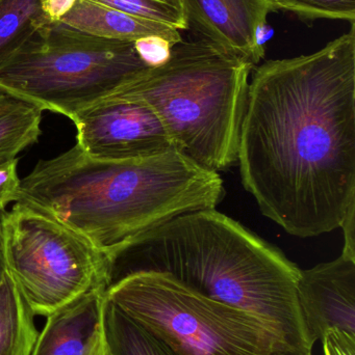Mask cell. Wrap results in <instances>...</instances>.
<instances>
[{
    "mask_svg": "<svg viewBox=\"0 0 355 355\" xmlns=\"http://www.w3.org/2000/svg\"><path fill=\"white\" fill-rule=\"evenodd\" d=\"M242 183L300 238L341 227L355 205V29L254 69L240 132Z\"/></svg>",
    "mask_w": 355,
    "mask_h": 355,
    "instance_id": "6da1fadb",
    "label": "cell"
},
{
    "mask_svg": "<svg viewBox=\"0 0 355 355\" xmlns=\"http://www.w3.org/2000/svg\"><path fill=\"white\" fill-rule=\"evenodd\" d=\"M106 296L177 355H295L258 317L162 273L125 275Z\"/></svg>",
    "mask_w": 355,
    "mask_h": 355,
    "instance_id": "8992f818",
    "label": "cell"
},
{
    "mask_svg": "<svg viewBox=\"0 0 355 355\" xmlns=\"http://www.w3.org/2000/svg\"><path fill=\"white\" fill-rule=\"evenodd\" d=\"M33 313L8 273L0 282V355H31L38 333Z\"/></svg>",
    "mask_w": 355,
    "mask_h": 355,
    "instance_id": "4fadbf2b",
    "label": "cell"
},
{
    "mask_svg": "<svg viewBox=\"0 0 355 355\" xmlns=\"http://www.w3.org/2000/svg\"><path fill=\"white\" fill-rule=\"evenodd\" d=\"M42 112L28 102L0 93V166L37 143L42 133Z\"/></svg>",
    "mask_w": 355,
    "mask_h": 355,
    "instance_id": "9a60e30c",
    "label": "cell"
},
{
    "mask_svg": "<svg viewBox=\"0 0 355 355\" xmlns=\"http://www.w3.org/2000/svg\"><path fill=\"white\" fill-rule=\"evenodd\" d=\"M106 355H177L149 331L106 300L102 312Z\"/></svg>",
    "mask_w": 355,
    "mask_h": 355,
    "instance_id": "5bb4252c",
    "label": "cell"
},
{
    "mask_svg": "<svg viewBox=\"0 0 355 355\" xmlns=\"http://www.w3.org/2000/svg\"><path fill=\"white\" fill-rule=\"evenodd\" d=\"M254 68L204 40H183L166 64L148 69L113 95L147 104L177 151L218 173L237 164Z\"/></svg>",
    "mask_w": 355,
    "mask_h": 355,
    "instance_id": "277c9868",
    "label": "cell"
},
{
    "mask_svg": "<svg viewBox=\"0 0 355 355\" xmlns=\"http://www.w3.org/2000/svg\"><path fill=\"white\" fill-rule=\"evenodd\" d=\"M276 10H287L306 21L345 20L355 22V0H270Z\"/></svg>",
    "mask_w": 355,
    "mask_h": 355,
    "instance_id": "ac0fdd59",
    "label": "cell"
},
{
    "mask_svg": "<svg viewBox=\"0 0 355 355\" xmlns=\"http://www.w3.org/2000/svg\"><path fill=\"white\" fill-rule=\"evenodd\" d=\"M188 27L256 67L265 56L258 43L267 17L276 12L270 0H181Z\"/></svg>",
    "mask_w": 355,
    "mask_h": 355,
    "instance_id": "30bf717a",
    "label": "cell"
},
{
    "mask_svg": "<svg viewBox=\"0 0 355 355\" xmlns=\"http://www.w3.org/2000/svg\"><path fill=\"white\" fill-rule=\"evenodd\" d=\"M87 355H106V348H104V339H102V331L101 335L96 340L95 344Z\"/></svg>",
    "mask_w": 355,
    "mask_h": 355,
    "instance_id": "cb8c5ba5",
    "label": "cell"
},
{
    "mask_svg": "<svg viewBox=\"0 0 355 355\" xmlns=\"http://www.w3.org/2000/svg\"><path fill=\"white\" fill-rule=\"evenodd\" d=\"M58 22L100 39L133 43L142 37L158 35L172 45L183 41L181 31L174 27L133 16L94 0H75Z\"/></svg>",
    "mask_w": 355,
    "mask_h": 355,
    "instance_id": "7c38bea8",
    "label": "cell"
},
{
    "mask_svg": "<svg viewBox=\"0 0 355 355\" xmlns=\"http://www.w3.org/2000/svg\"><path fill=\"white\" fill-rule=\"evenodd\" d=\"M148 69L133 42L47 21L0 66V93L71 120Z\"/></svg>",
    "mask_w": 355,
    "mask_h": 355,
    "instance_id": "5b68a950",
    "label": "cell"
},
{
    "mask_svg": "<svg viewBox=\"0 0 355 355\" xmlns=\"http://www.w3.org/2000/svg\"><path fill=\"white\" fill-rule=\"evenodd\" d=\"M139 18L148 19L187 31V19L181 0H94Z\"/></svg>",
    "mask_w": 355,
    "mask_h": 355,
    "instance_id": "e0dca14e",
    "label": "cell"
},
{
    "mask_svg": "<svg viewBox=\"0 0 355 355\" xmlns=\"http://www.w3.org/2000/svg\"><path fill=\"white\" fill-rule=\"evenodd\" d=\"M75 0H42V10L51 22H58L69 12Z\"/></svg>",
    "mask_w": 355,
    "mask_h": 355,
    "instance_id": "603a6c76",
    "label": "cell"
},
{
    "mask_svg": "<svg viewBox=\"0 0 355 355\" xmlns=\"http://www.w3.org/2000/svg\"><path fill=\"white\" fill-rule=\"evenodd\" d=\"M308 355H313L312 354H308Z\"/></svg>",
    "mask_w": 355,
    "mask_h": 355,
    "instance_id": "4316f807",
    "label": "cell"
},
{
    "mask_svg": "<svg viewBox=\"0 0 355 355\" xmlns=\"http://www.w3.org/2000/svg\"><path fill=\"white\" fill-rule=\"evenodd\" d=\"M220 175L176 150L139 159L99 160L79 146L41 160L21 179L16 204L43 213L114 260L131 240L194 211L216 209Z\"/></svg>",
    "mask_w": 355,
    "mask_h": 355,
    "instance_id": "7a4b0ae2",
    "label": "cell"
},
{
    "mask_svg": "<svg viewBox=\"0 0 355 355\" xmlns=\"http://www.w3.org/2000/svg\"><path fill=\"white\" fill-rule=\"evenodd\" d=\"M2 254V232H1V225H0V257Z\"/></svg>",
    "mask_w": 355,
    "mask_h": 355,
    "instance_id": "484cf974",
    "label": "cell"
},
{
    "mask_svg": "<svg viewBox=\"0 0 355 355\" xmlns=\"http://www.w3.org/2000/svg\"><path fill=\"white\" fill-rule=\"evenodd\" d=\"M135 272L168 275L258 317L294 354H312L297 300L300 269L216 209L179 215L131 240L115 258L113 281Z\"/></svg>",
    "mask_w": 355,
    "mask_h": 355,
    "instance_id": "3957f363",
    "label": "cell"
},
{
    "mask_svg": "<svg viewBox=\"0 0 355 355\" xmlns=\"http://www.w3.org/2000/svg\"><path fill=\"white\" fill-rule=\"evenodd\" d=\"M0 225L4 270L35 316L112 284L110 259L56 219L16 204L0 215Z\"/></svg>",
    "mask_w": 355,
    "mask_h": 355,
    "instance_id": "52a82bcc",
    "label": "cell"
},
{
    "mask_svg": "<svg viewBox=\"0 0 355 355\" xmlns=\"http://www.w3.org/2000/svg\"><path fill=\"white\" fill-rule=\"evenodd\" d=\"M71 121L76 145L94 159H139L176 150L158 114L140 100L110 95Z\"/></svg>",
    "mask_w": 355,
    "mask_h": 355,
    "instance_id": "ba28073f",
    "label": "cell"
},
{
    "mask_svg": "<svg viewBox=\"0 0 355 355\" xmlns=\"http://www.w3.org/2000/svg\"><path fill=\"white\" fill-rule=\"evenodd\" d=\"M297 300L313 346L329 329L355 335V259L341 254L331 262L300 269Z\"/></svg>",
    "mask_w": 355,
    "mask_h": 355,
    "instance_id": "9c48e42d",
    "label": "cell"
},
{
    "mask_svg": "<svg viewBox=\"0 0 355 355\" xmlns=\"http://www.w3.org/2000/svg\"><path fill=\"white\" fill-rule=\"evenodd\" d=\"M321 342L324 355H355V335L352 334L329 329Z\"/></svg>",
    "mask_w": 355,
    "mask_h": 355,
    "instance_id": "44dd1931",
    "label": "cell"
},
{
    "mask_svg": "<svg viewBox=\"0 0 355 355\" xmlns=\"http://www.w3.org/2000/svg\"><path fill=\"white\" fill-rule=\"evenodd\" d=\"M135 51L148 68H158L170 60L172 44L158 35L142 37L133 42Z\"/></svg>",
    "mask_w": 355,
    "mask_h": 355,
    "instance_id": "d6986e66",
    "label": "cell"
},
{
    "mask_svg": "<svg viewBox=\"0 0 355 355\" xmlns=\"http://www.w3.org/2000/svg\"><path fill=\"white\" fill-rule=\"evenodd\" d=\"M355 205L348 211L342 223L341 227L343 229L344 246L342 254H346L350 258L355 259Z\"/></svg>",
    "mask_w": 355,
    "mask_h": 355,
    "instance_id": "7402d4cb",
    "label": "cell"
},
{
    "mask_svg": "<svg viewBox=\"0 0 355 355\" xmlns=\"http://www.w3.org/2000/svg\"><path fill=\"white\" fill-rule=\"evenodd\" d=\"M47 21L42 0H0V66Z\"/></svg>",
    "mask_w": 355,
    "mask_h": 355,
    "instance_id": "2e32d148",
    "label": "cell"
},
{
    "mask_svg": "<svg viewBox=\"0 0 355 355\" xmlns=\"http://www.w3.org/2000/svg\"><path fill=\"white\" fill-rule=\"evenodd\" d=\"M4 272H6V270H4L3 262H2V257H0V282H1L2 277H3Z\"/></svg>",
    "mask_w": 355,
    "mask_h": 355,
    "instance_id": "d4e9b609",
    "label": "cell"
},
{
    "mask_svg": "<svg viewBox=\"0 0 355 355\" xmlns=\"http://www.w3.org/2000/svg\"><path fill=\"white\" fill-rule=\"evenodd\" d=\"M106 290H92L46 317L31 355L89 354L101 335Z\"/></svg>",
    "mask_w": 355,
    "mask_h": 355,
    "instance_id": "8fae6325",
    "label": "cell"
},
{
    "mask_svg": "<svg viewBox=\"0 0 355 355\" xmlns=\"http://www.w3.org/2000/svg\"><path fill=\"white\" fill-rule=\"evenodd\" d=\"M17 168V158L0 166V212H4L6 207L10 202H16L18 198L21 179Z\"/></svg>",
    "mask_w": 355,
    "mask_h": 355,
    "instance_id": "ffe728a7",
    "label": "cell"
}]
</instances>
